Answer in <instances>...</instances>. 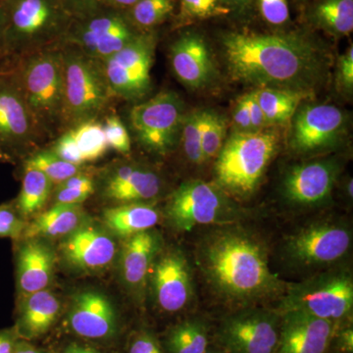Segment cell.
I'll return each instance as SVG.
<instances>
[{"mask_svg":"<svg viewBox=\"0 0 353 353\" xmlns=\"http://www.w3.org/2000/svg\"><path fill=\"white\" fill-rule=\"evenodd\" d=\"M221 48L232 78L256 88L311 92L326 78V54L297 32H228Z\"/></svg>","mask_w":353,"mask_h":353,"instance_id":"cell-1","label":"cell"},{"mask_svg":"<svg viewBox=\"0 0 353 353\" xmlns=\"http://www.w3.org/2000/svg\"><path fill=\"white\" fill-rule=\"evenodd\" d=\"M268 259L263 241L231 225L211 232L197 250V263L211 289L241 308L270 299L283 289Z\"/></svg>","mask_w":353,"mask_h":353,"instance_id":"cell-2","label":"cell"},{"mask_svg":"<svg viewBox=\"0 0 353 353\" xmlns=\"http://www.w3.org/2000/svg\"><path fill=\"white\" fill-rule=\"evenodd\" d=\"M275 132H233L215 162V183L236 199H246L259 188L279 145Z\"/></svg>","mask_w":353,"mask_h":353,"instance_id":"cell-3","label":"cell"},{"mask_svg":"<svg viewBox=\"0 0 353 353\" xmlns=\"http://www.w3.org/2000/svg\"><path fill=\"white\" fill-rule=\"evenodd\" d=\"M63 64V119L75 127L97 120L114 95L104 74L102 62L88 57L73 46L61 48ZM69 128V129H70Z\"/></svg>","mask_w":353,"mask_h":353,"instance_id":"cell-4","label":"cell"},{"mask_svg":"<svg viewBox=\"0 0 353 353\" xmlns=\"http://www.w3.org/2000/svg\"><path fill=\"white\" fill-rule=\"evenodd\" d=\"M6 12L4 50L13 54L46 50L69 29L70 14L61 0H11Z\"/></svg>","mask_w":353,"mask_h":353,"instance_id":"cell-5","label":"cell"},{"mask_svg":"<svg viewBox=\"0 0 353 353\" xmlns=\"http://www.w3.org/2000/svg\"><path fill=\"white\" fill-rule=\"evenodd\" d=\"M15 83L39 129L50 130L63 119L61 48H48L24 57Z\"/></svg>","mask_w":353,"mask_h":353,"instance_id":"cell-6","label":"cell"},{"mask_svg":"<svg viewBox=\"0 0 353 353\" xmlns=\"http://www.w3.org/2000/svg\"><path fill=\"white\" fill-rule=\"evenodd\" d=\"M353 279L345 269H330L290 285L278 312L296 311L341 325L352 320Z\"/></svg>","mask_w":353,"mask_h":353,"instance_id":"cell-7","label":"cell"},{"mask_svg":"<svg viewBox=\"0 0 353 353\" xmlns=\"http://www.w3.org/2000/svg\"><path fill=\"white\" fill-rule=\"evenodd\" d=\"M165 213L171 226L180 232L206 225H232L243 216L234 199L215 183L201 180L187 181L174 190Z\"/></svg>","mask_w":353,"mask_h":353,"instance_id":"cell-8","label":"cell"},{"mask_svg":"<svg viewBox=\"0 0 353 353\" xmlns=\"http://www.w3.org/2000/svg\"><path fill=\"white\" fill-rule=\"evenodd\" d=\"M185 115L181 97L174 92H162L134 105L130 112V123L145 150L165 157L180 141Z\"/></svg>","mask_w":353,"mask_h":353,"instance_id":"cell-9","label":"cell"},{"mask_svg":"<svg viewBox=\"0 0 353 353\" xmlns=\"http://www.w3.org/2000/svg\"><path fill=\"white\" fill-rule=\"evenodd\" d=\"M352 243V231L347 225L318 221L290 234L283 250L292 266L311 270L340 261L350 252Z\"/></svg>","mask_w":353,"mask_h":353,"instance_id":"cell-10","label":"cell"},{"mask_svg":"<svg viewBox=\"0 0 353 353\" xmlns=\"http://www.w3.org/2000/svg\"><path fill=\"white\" fill-rule=\"evenodd\" d=\"M157 37L152 31L139 32L131 43L103 60L104 74L114 97L139 101L152 88V72Z\"/></svg>","mask_w":353,"mask_h":353,"instance_id":"cell-11","label":"cell"},{"mask_svg":"<svg viewBox=\"0 0 353 353\" xmlns=\"http://www.w3.org/2000/svg\"><path fill=\"white\" fill-rule=\"evenodd\" d=\"M280 327L277 310L252 306L236 309L220 322L216 345L225 353H274Z\"/></svg>","mask_w":353,"mask_h":353,"instance_id":"cell-12","label":"cell"},{"mask_svg":"<svg viewBox=\"0 0 353 353\" xmlns=\"http://www.w3.org/2000/svg\"><path fill=\"white\" fill-rule=\"evenodd\" d=\"M83 19L68 29L64 43L99 61L122 50L139 32L129 18L117 12H97Z\"/></svg>","mask_w":353,"mask_h":353,"instance_id":"cell-13","label":"cell"},{"mask_svg":"<svg viewBox=\"0 0 353 353\" xmlns=\"http://www.w3.org/2000/svg\"><path fill=\"white\" fill-rule=\"evenodd\" d=\"M345 116L331 104H307L296 112L290 148L297 154H314L333 148L345 132Z\"/></svg>","mask_w":353,"mask_h":353,"instance_id":"cell-14","label":"cell"},{"mask_svg":"<svg viewBox=\"0 0 353 353\" xmlns=\"http://www.w3.org/2000/svg\"><path fill=\"white\" fill-rule=\"evenodd\" d=\"M153 299L165 312L176 313L189 305L194 296L192 270L181 250L158 254L150 279Z\"/></svg>","mask_w":353,"mask_h":353,"instance_id":"cell-15","label":"cell"},{"mask_svg":"<svg viewBox=\"0 0 353 353\" xmlns=\"http://www.w3.org/2000/svg\"><path fill=\"white\" fill-rule=\"evenodd\" d=\"M340 173L334 159L316 160L292 166L283 178L281 192L292 205L319 206L328 201Z\"/></svg>","mask_w":353,"mask_h":353,"instance_id":"cell-16","label":"cell"},{"mask_svg":"<svg viewBox=\"0 0 353 353\" xmlns=\"http://www.w3.org/2000/svg\"><path fill=\"white\" fill-rule=\"evenodd\" d=\"M170 62L178 80L190 90H204L217 80L218 70L212 52L199 32H183L174 41Z\"/></svg>","mask_w":353,"mask_h":353,"instance_id":"cell-17","label":"cell"},{"mask_svg":"<svg viewBox=\"0 0 353 353\" xmlns=\"http://www.w3.org/2000/svg\"><path fill=\"white\" fill-rule=\"evenodd\" d=\"M280 314V336L274 353H330L339 325L296 311Z\"/></svg>","mask_w":353,"mask_h":353,"instance_id":"cell-18","label":"cell"},{"mask_svg":"<svg viewBox=\"0 0 353 353\" xmlns=\"http://www.w3.org/2000/svg\"><path fill=\"white\" fill-rule=\"evenodd\" d=\"M60 252L72 268L92 272L102 270L112 263L117 254V245L103 230L82 225L65 236Z\"/></svg>","mask_w":353,"mask_h":353,"instance_id":"cell-19","label":"cell"},{"mask_svg":"<svg viewBox=\"0 0 353 353\" xmlns=\"http://www.w3.org/2000/svg\"><path fill=\"white\" fill-rule=\"evenodd\" d=\"M70 328L90 340L113 336L117 329V316L110 301L99 292L85 290L74 296L68 312Z\"/></svg>","mask_w":353,"mask_h":353,"instance_id":"cell-20","label":"cell"},{"mask_svg":"<svg viewBox=\"0 0 353 353\" xmlns=\"http://www.w3.org/2000/svg\"><path fill=\"white\" fill-rule=\"evenodd\" d=\"M161 190L162 180L157 172L125 164L114 169L106 179L103 196L121 203H132L152 201Z\"/></svg>","mask_w":353,"mask_h":353,"instance_id":"cell-21","label":"cell"},{"mask_svg":"<svg viewBox=\"0 0 353 353\" xmlns=\"http://www.w3.org/2000/svg\"><path fill=\"white\" fill-rule=\"evenodd\" d=\"M39 130L15 82H0V145L29 143Z\"/></svg>","mask_w":353,"mask_h":353,"instance_id":"cell-22","label":"cell"},{"mask_svg":"<svg viewBox=\"0 0 353 353\" xmlns=\"http://www.w3.org/2000/svg\"><path fill=\"white\" fill-rule=\"evenodd\" d=\"M161 245L159 234L152 230L126 239L121 250L120 271L128 288L134 290L145 288Z\"/></svg>","mask_w":353,"mask_h":353,"instance_id":"cell-23","label":"cell"},{"mask_svg":"<svg viewBox=\"0 0 353 353\" xmlns=\"http://www.w3.org/2000/svg\"><path fill=\"white\" fill-rule=\"evenodd\" d=\"M55 255L39 239L26 241L17 257V283L24 296L48 289L54 274Z\"/></svg>","mask_w":353,"mask_h":353,"instance_id":"cell-24","label":"cell"},{"mask_svg":"<svg viewBox=\"0 0 353 353\" xmlns=\"http://www.w3.org/2000/svg\"><path fill=\"white\" fill-rule=\"evenodd\" d=\"M18 320V336L34 339L46 334L57 321L60 312V303L48 290H39L24 296Z\"/></svg>","mask_w":353,"mask_h":353,"instance_id":"cell-25","label":"cell"},{"mask_svg":"<svg viewBox=\"0 0 353 353\" xmlns=\"http://www.w3.org/2000/svg\"><path fill=\"white\" fill-rule=\"evenodd\" d=\"M159 219L157 209L145 202L124 203L103 211L105 226L114 234L124 239L152 230Z\"/></svg>","mask_w":353,"mask_h":353,"instance_id":"cell-26","label":"cell"},{"mask_svg":"<svg viewBox=\"0 0 353 353\" xmlns=\"http://www.w3.org/2000/svg\"><path fill=\"white\" fill-rule=\"evenodd\" d=\"M83 222V211L81 205L54 204L26 226L23 236L27 240L66 236L82 226Z\"/></svg>","mask_w":353,"mask_h":353,"instance_id":"cell-27","label":"cell"},{"mask_svg":"<svg viewBox=\"0 0 353 353\" xmlns=\"http://www.w3.org/2000/svg\"><path fill=\"white\" fill-rule=\"evenodd\" d=\"M309 20L331 36H350L353 30V0H317L309 13Z\"/></svg>","mask_w":353,"mask_h":353,"instance_id":"cell-28","label":"cell"},{"mask_svg":"<svg viewBox=\"0 0 353 353\" xmlns=\"http://www.w3.org/2000/svg\"><path fill=\"white\" fill-rule=\"evenodd\" d=\"M269 125L282 124L296 114L311 92L283 88H257L252 90Z\"/></svg>","mask_w":353,"mask_h":353,"instance_id":"cell-29","label":"cell"},{"mask_svg":"<svg viewBox=\"0 0 353 353\" xmlns=\"http://www.w3.org/2000/svg\"><path fill=\"white\" fill-rule=\"evenodd\" d=\"M210 325L202 317L183 320L169 330L167 353H205L210 345Z\"/></svg>","mask_w":353,"mask_h":353,"instance_id":"cell-30","label":"cell"},{"mask_svg":"<svg viewBox=\"0 0 353 353\" xmlns=\"http://www.w3.org/2000/svg\"><path fill=\"white\" fill-rule=\"evenodd\" d=\"M53 183L41 171L25 166L17 208L25 218L32 217L46 205L52 194Z\"/></svg>","mask_w":353,"mask_h":353,"instance_id":"cell-31","label":"cell"},{"mask_svg":"<svg viewBox=\"0 0 353 353\" xmlns=\"http://www.w3.org/2000/svg\"><path fill=\"white\" fill-rule=\"evenodd\" d=\"M83 161L92 162L105 154L109 148L103 125L97 120L87 121L70 128Z\"/></svg>","mask_w":353,"mask_h":353,"instance_id":"cell-32","label":"cell"},{"mask_svg":"<svg viewBox=\"0 0 353 353\" xmlns=\"http://www.w3.org/2000/svg\"><path fill=\"white\" fill-rule=\"evenodd\" d=\"M227 122L212 110H202V157L203 163L214 159L225 143Z\"/></svg>","mask_w":353,"mask_h":353,"instance_id":"cell-33","label":"cell"},{"mask_svg":"<svg viewBox=\"0 0 353 353\" xmlns=\"http://www.w3.org/2000/svg\"><path fill=\"white\" fill-rule=\"evenodd\" d=\"M173 9L174 0H139L130 8L128 18L137 29L148 31L164 22Z\"/></svg>","mask_w":353,"mask_h":353,"instance_id":"cell-34","label":"cell"},{"mask_svg":"<svg viewBox=\"0 0 353 353\" xmlns=\"http://www.w3.org/2000/svg\"><path fill=\"white\" fill-rule=\"evenodd\" d=\"M94 178L80 172L55 185L52 190L53 201L54 204L81 205L94 194Z\"/></svg>","mask_w":353,"mask_h":353,"instance_id":"cell-35","label":"cell"},{"mask_svg":"<svg viewBox=\"0 0 353 353\" xmlns=\"http://www.w3.org/2000/svg\"><path fill=\"white\" fill-rule=\"evenodd\" d=\"M25 166L41 171L50 179L54 185L64 182L70 176L77 175L82 172L81 171L82 166L65 161L51 150L38 152L32 155L26 161Z\"/></svg>","mask_w":353,"mask_h":353,"instance_id":"cell-36","label":"cell"},{"mask_svg":"<svg viewBox=\"0 0 353 353\" xmlns=\"http://www.w3.org/2000/svg\"><path fill=\"white\" fill-rule=\"evenodd\" d=\"M180 141L183 152L192 163L203 164L202 157V110L185 114L183 121Z\"/></svg>","mask_w":353,"mask_h":353,"instance_id":"cell-37","label":"cell"},{"mask_svg":"<svg viewBox=\"0 0 353 353\" xmlns=\"http://www.w3.org/2000/svg\"><path fill=\"white\" fill-rule=\"evenodd\" d=\"M229 12L222 0H180L179 19L181 23L194 22Z\"/></svg>","mask_w":353,"mask_h":353,"instance_id":"cell-38","label":"cell"},{"mask_svg":"<svg viewBox=\"0 0 353 353\" xmlns=\"http://www.w3.org/2000/svg\"><path fill=\"white\" fill-rule=\"evenodd\" d=\"M103 129L109 148L122 154L131 152L129 132L117 115H109L104 122Z\"/></svg>","mask_w":353,"mask_h":353,"instance_id":"cell-39","label":"cell"},{"mask_svg":"<svg viewBox=\"0 0 353 353\" xmlns=\"http://www.w3.org/2000/svg\"><path fill=\"white\" fill-rule=\"evenodd\" d=\"M260 15L269 25L283 26L290 21L288 0H256Z\"/></svg>","mask_w":353,"mask_h":353,"instance_id":"cell-40","label":"cell"},{"mask_svg":"<svg viewBox=\"0 0 353 353\" xmlns=\"http://www.w3.org/2000/svg\"><path fill=\"white\" fill-rule=\"evenodd\" d=\"M51 152L57 154L58 157L65 160V161L69 162V163L78 165V166H83L85 164L78 145H77L75 139L72 136L70 130L65 132L60 138H58L52 148H51Z\"/></svg>","mask_w":353,"mask_h":353,"instance_id":"cell-41","label":"cell"},{"mask_svg":"<svg viewBox=\"0 0 353 353\" xmlns=\"http://www.w3.org/2000/svg\"><path fill=\"white\" fill-rule=\"evenodd\" d=\"M336 83L341 92L352 95L353 92V48L350 46L338 61Z\"/></svg>","mask_w":353,"mask_h":353,"instance_id":"cell-42","label":"cell"},{"mask_svg":"<svg viewBox=\"0 0 353 353\" xmlns=\"http://www.w3.org/2000/svg\"><path fill=\"white\" fill-rule=\"evenodd\" d=\"M24 221L12 209L0 208V238H19L24 233Z\"/></svg>","mask_w":353,"mask_h":353,"instance_id":"cell-43","label":"cell"},{"mask_svg":"<svg viewBox=\"0 0 353 353\" xmlns=\"http://www.w3.org/2000/svg\"><path fill=\"white\" fill-rule=\"evenodd\" d=\"M129 353H165L157 336L150 331L139 332L130 343Z\"/></svg>","mask_w":353,"mask_h":353,"instance_id":"cell-44","label":"cell"},{"mask_svg":"<svg viewBox=\"0 0 353 353\" xmlns=\"http://www.w3.org/2000/svg\"><path fill=\"white\" fill-rule=\"evenodd\" d=\"M106 0H61L64 8L70 15L85 18L99 12Z\"/></svg>","mask_w":353,"mask_h":353,"instance_id":"cell-45","label":"cell"},{"mask_svg":"<svg viewBox=\"0 0 353 353\" xmlns=\"http://www.w3.org/2000/svg\"><path fill=\"white\" fill-rule=\"evenodd\" d=\"M246 105H248V111H250V121H252V126L253 132L263 131L266 128L270 126L267 122L263 111L260 108L259 102L255 99L252 92H248L243 95Z\"/></svg>","mask_w":353,"mask_h":353,"instance_id":"cell-46","label":"cell"},{"mask_svg":"<svg viewBox=\"0 0 353 353\" xmlns=\"http://www.w3.org/2000/svg\"><path fill=\"white\" fill-rule=\"evenodd\" d=\"M233 121L234 132H253L252 121H250V111H248V105H246L245 99H243V97L236 101V106H234Z\"/></svg>","mask_w":353,"mask_h":353,"instance_id":"cell-47","label":"cell"},{"mask_svg":"<svg viewBox=\"0 0 353 353\" xmlns=\"http://www.w3.org/2000/svg\"><path fill=\"white\" fill-rule=\"evenodd\" d=\"M339 353L353 352V329L352 325H341L334 334V340Z\"/></svg>","mask_w":353,"mask_h":353,"instance_id":"cell-48","label":"cell"},{"mask_svg":"<svg viewBox=\"0 0 353 353\" xmlns=\"http://www.w3.org/2000/svg\"><path fill=\"white\" fill-rule=\"evenodd\" d=\"M17 339L16 330L0 331V353H13Z\"/></svg>","mask_w":353,"mask_h":353,"instance_id":"cell-49","label":"cell"},{"mask_svg":"<svg viewBox=\"0 0 353 353\" xmlns=\"http://www.w3.org/2000/svg\"><path fill=\"white\" fill-rule=\"evenodd\" d=\"M229 11L238 14H245L252 8L254 0H222Z\"/></svg>","mask_w":353,"mask_h":353,"instance_id":"cell-50","label":"cell"},{"mask_svg":"<svg viewBox=\"0 0 353 353\" xmlns=\"http://www.w3.org/2000/svg\"><path fill=\"white\" fill-rule=\"evenodd\" d=\"M7 25L6 6L0 4V50L4 48V39H6V31Z\"/></svg>","mask_w":353,"mask_h":353,"instance_id":"cell-51","label":"cell"},{"mask_svg":"<svg viewBox=\"0 0 353 353\" xmlns=\"http://www.w3.org/2000/svg\"><path fill=\"white\" fill-rule=\"evenodd\" d=\"M13 353H46L37 350L36 347L25 343V341H17L16 343L15 348H14Z\"/></svg>","mask_w":353,"mask_h":353,"instance_id":"cell-52","label":"cell"},{"mask_svg":"<svg viewBox=\"0 0 353 353\" xmlns=\"http://www.w3.org/2000/svg\"><path fill=\"white\" fill-rule=\"evenodd\" d=\"M139 0H106L105 4L117 8H132Z\"/></svg>","mask_w":353,"mask_h":353,"instance_id":"cell-53","label":"cell"},{"mask_svg":"<svg viewBox=\"0 0 353 353\" xmlns=\"http://www.w3.org/2000/svg\"><path fill=\"white\" fill-rule=\"evenodd\" d=\"M64 353H101L97 352V350H92V348L81 347V345H70L65 350Z\"/></svg>","mask_w":353,"mask_h":353,"instance_id":"cell-54","label":"cell"},{"mask_svg":"<svg viewBox=\"0 0 353 353\" xmlns=\"http://www.w3.org/2000/svg\"><path fill=\"white\" fill-rule=\"evenodd\" d=\"M345 192H347V197L352 199L353 196V181L352 179H348L347 185H345Z\"/></svg>","mask_w":353,"mask_h":353,"instance_id":"cell-55","label":"cell"},{"mask_svg":"<svg viewBox=\"0 0 353 353\" xmlns=\"http://www.w3.org/2000/svg\"><path fill=\"white\" fill-rule=\"evenodd\" d=\"M205 353H225V352L219 347V345H212V343H210V345H209Z\"/></svg>","mask_w":353,"mask_h":353,"instance_id":"cell-56","label":"cell"},{"mask_svg":"<svg viewBox=\"0 0 353 353\" xmlns=\"http://www.w3.org/2000/svg\"><path fill=\"white\" fill-rule=\"evenodd\" d=\"M301 1H309V0H301Z\"/></svg>","mask_w":353,"mask_h":353,"instance_id":"cell-57","label":"cell"}]
</instances>
